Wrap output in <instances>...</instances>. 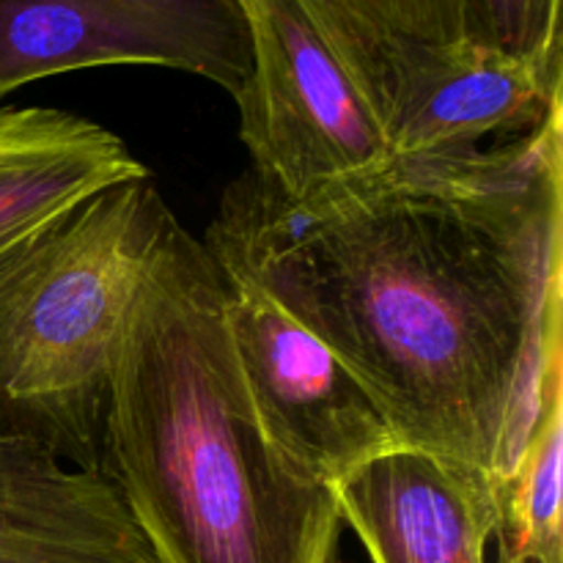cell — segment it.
<instances>
[{
  "instance_id": "obj_1",
  "label": "cell",
  "mask_w": 563,
  "mask_h": 563,
  "mask_svg": "<svg viewBox=\"0 0 563 563\" xmlns=\"http://www.w3.org/2000/svg\"><path fill=\"white\" fill-rule=\"evenodd\" d=\"M561 113L302 198L247 170L201 242L366 385L401 445L500 487L563 366Z\"/></svg>"
},
{
  "instance_id": "obj_2",
  "label": "cell",
  "mask_w": 563,
  "mask_h": 563,
  "mask_svg": "<svg viewBox=\"0 0 563 563\" xmlns=\"http://www.w3.org/2000/svg\"><path fill=\"white\" fill-rule=\"evenodd\" d=\"M223 300L218 262L170 214L115 355L104 476L157 563H335L333 487L264 434Z\"/></svg>"
},
{
  "instance_id": "obj_3",
  "label": "cell",
  "mask_w": 563,
  "mask_h": 563,
  "mask_svg": "<svg viewBox=\"0 0 563 563\" xmlns=\"http://www.w3.org/2000/svg\"><path fill=\"white\" fill-rule=\"evenodd\" d=\"M168 218L152 174L132 176L0 258V434L102 471L115 355Z\"/></svg>"
},
{
  "instance_id": "obj_4",
  "label": "cell",
  "mask_w": 563,
  "mask_h": 563,
  "mask_svg": "<svg viewBox=\"0 0 563 563\" xmlns=\"http://www.w3.org/2000/svg\"><path fill=\"white\" fill-rule=\"evenodd\" d=\"M253 69L234 102L253 174L286 198L377 174L388 132L357 82L333 0H242Z\"/></svg>"
},
{
  "instance_id": "obj_5",
  "label": "cell",
  "mask_w": 563,
  "mask_h": 563,
  "mask_svg": "<svg viewBox=\"0 0 563 563\" xmlns=\"http://www.w3.org/2000/svg\"><path fill=\"white\" fill-rule=\"evenodd\" d=\"M165 66L234 97L253 69L242 0H0V97L91 66Z\"/></svg>"
},
{
  "instance_id": "obj_6",
  "label": "cell",
  "mask_w": 563,
  "mask_h": 563,
  "mask_svg": "<svg viewBox=\"0 0 563 563\" xmlns=\"http://www.w3.org/2000/svg\"><path fill=\"white\" fill-rule=\"evenodd\" d=\"M220 267V264H218ZM223 273V313L247 399L269 443L333 487L401 445L366 385L256 284Z\"/></svg>"
},
{
  "instance_id": "obj_7",
  "label": "cell",
  "mask_w": 563,
  "mask_h": 563,
  "mask_svg": "<svg viewBox=\"0 0 563 563\" xmlns=\"http://www.w3.org/2000/svg\"><path fill=\"white\" fill-rule=\"evenodd\" d=\"M361 64L357 80L396 157L471 152L493 135H526L563 108V64L515 58L471 38H379Z\"/></svg>"
},
{
  "instance_id": "obj_8",
  "label": "cell",
  "mask_w": 563,
  "mask_h": 563,
  "mask_svg": "<svg viewBox=\"0 0 563 563\" xmlns=\"http://www.w3.org/2000/svg\"><path fill=\"white\" fill-rule=\"evenodd\" d=\"M333 495L372 563H487L500 537L493 478L432 451L396 445L346 473Z\"/></svg>"
},
{
  "instance_id": "obj_9",
  "label": "cell",
  "mask_w": 563,
  "mask_h": 563,
  "mask_svg": "<svg viewBox=\"0 0 563 563\" xmlns=\"http://www.w3.org/2000/svg\"><path fill=\"white\" fill-rule=\"evenodd\" d=\"M0 563H157L104 471L0 434Z\"/></svg>"
},
{
  "instance_id": "obj_10",
  "label": "cell",
  "mask_w": 563,
  "mask_h": 563,
  "mask_svg": "<svg viewBox=\"0 0 563 563\" xmlns=\"http://www.w3.org/2000/svg\"><path fill=\"white\" fill-rule=\"evenodd\" d=\"M148 174L97 121L49 108H0V258L91 192Z\"/></svg>"
},
{
  "instance_id": "obj_11",
  "label": "cell",
  "mask_w": 563,
  "mask_h": 563,
  "mask_svg": "<svg viewBox=\"0 0 563 563\" xmlns=\"http://www.w3.org/2000/svg\"><path fill=\"white\" fill-rule=\"evenodd\" d=\"M561 462L563 366L550 374L531 432L509 476L498 487V542L515 559L526 563H563Z\"/></svg>"
},
{
  "instance_id": "obj_12",
  "label": "cell",
  "mask_w": 563,
  "mask_h": 563,
  "mask_svg": "<svg viewBox=\"0 0 563 563\" xmlns=\"http://www.w3.org/2000/svg\"><path fill=\"white\" fill-rule=\"evenodd\" d=\"M462 38L539 64H563L561 0H460Z\"/></svg>"
},
{
  "instance_id": "obj_13",
  "label": "cell",
  "mask_w": 563,
  "mask_h": 563,
  "mask_svg": "<svg viewBox=\"0 0 563 563\" xmlns=\"http://www.w3.org/2000/svg\"><path fill=\"white\" fill-rule=\"evenodd\" d=\"M366 44L379 38L445 44L462 38L460 0H333Z\"/></svg>"
},
{
  "instance_id": "obj_14",
  "label": "cell",
  "mask_w": 563,
  "mask_h": 563,
  "mask_svg": "<svg viewBox=\"0 0 563 563\" xmlns=\"http://www.w3.org/2000/svg\"><path fill=\"white\" fill-rule=\"evenodd\" d=\"M500 563H526V561L515 559V555H511L509 550H504V548H500Z\"/></svg>"
}]
</instances>
